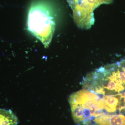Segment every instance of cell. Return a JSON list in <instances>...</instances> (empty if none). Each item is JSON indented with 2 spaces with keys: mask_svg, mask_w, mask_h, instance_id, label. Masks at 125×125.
<instances>
[{
  "mask_svg": "<svg viewBox=\"0 0 125 125\" xmlns=\"http://www.w3.org/2000/svg\"><path fill=\"white\" fill-rule=\"evenodd\" d=\"M69 102L73 120L79 125H93L96 117L104 114L102 99L97 94L86 90L74 93Z\"/></svg>",
  "mask_w": 125,
  "mask_h": 125,
  "instance_id": "6da1fadb",
  "label": "cell"
},
{
  "mask_svg": "<svg viewBox=\"0 0 125 125\" xmlns=\"http://www.w3.org/2000/svg\"><path fill=\"white\" fill-rule=\"evenodd\" d=\"M18 123V117L11 110L0 108V125H16Z\"/></svg>",
  "mask_w": 125,
  "mask_h": 125,
  "instance_id": "8992f818",
  "label": "cell"
},
{
  "mask_svg": "<svg viewBox=\"0 0 125 125\" xmlns=\"http://www.w3.org/2000/svg\"><path fill=\"white\" fill-rule=\"evenodd\" d=\"M94 125H125V116L122 114H103L93 120Z\"/></svg>",
  "mask_w": 125,
  "mask_h": 125,
  "instance_id": "5b68a950",
  "label": "cell"
},
{
  "mask_svg": "<svg viewBox=\"0 0 125 125\" xmlns=\"http://www.w3.org/2000/svg\"><path fill=\"white\" fill-rule=\"evenodd\" d=\"M28 29L42 42L45 47L51 42L55 30V23L44 2L33 3L30 8L28 15Z\"/></svg>",
  "mask_w": 125,
  "mask_h": 125,
  "instance_id": "7a4b0ae2",
  "label": "cell"
},
{
  "mask_svg": "<svg viewBox=\"0 0 125 125\" xmlns=\"http://www.w3.org/2000/svg\"><path fill=\"white\" fill-rule=\"evenodd\" d=\"M100 97L103 100L104 109L108 112L114 113L117 110L120 112L125 111V103L122 93Z\"/></svg>",
  "mask_w": 125,
  "mask_h": 125,
  "instance_id": "277c9868",
  "label": "cell"
},
{
  "mask_svg": "<svg viewBox=\"0 0 125 125\" xmlns=\"http://www.w3.org/2000/svg\"><path fill=\"white\" fill-rule=\"evenodd\" d=\"M72 9L73 17L79 28H90L94 23V11L103 4H109L113 0H66Z\"/></svg>",
  "mask_w": 125,
  "mask_h": 125,
  "instance_id": "3957f363",
  "label": "cell"
}]
</instances>
